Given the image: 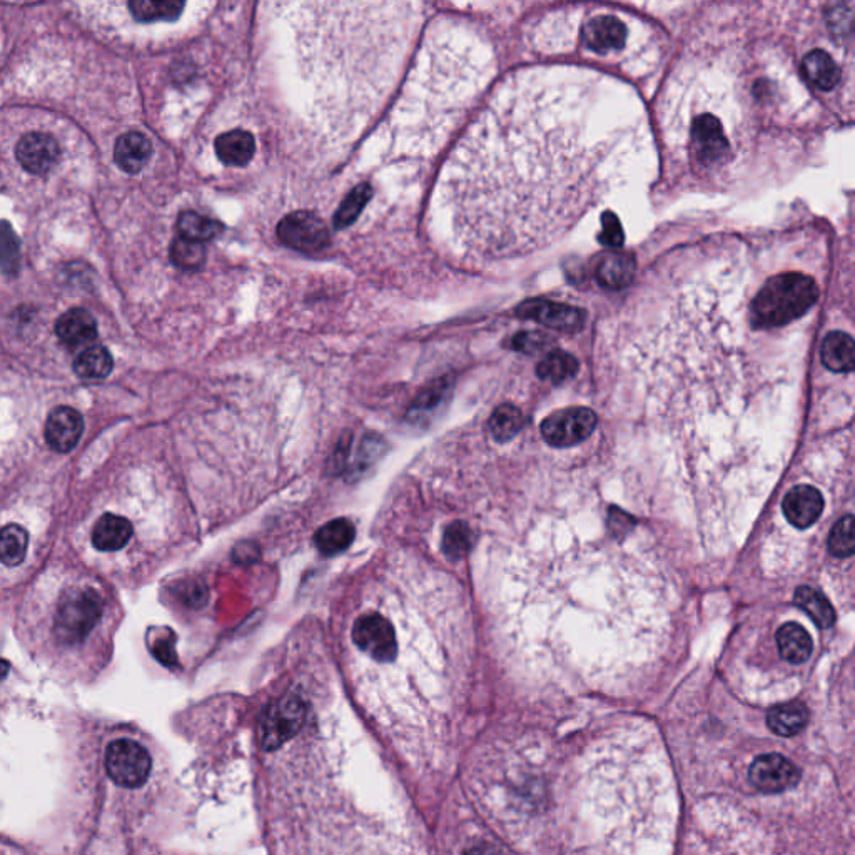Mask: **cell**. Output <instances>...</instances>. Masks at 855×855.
I'll use <instances>...</instances> for the list:
<instances>
[{
    "label": "cell",
    "mask_w": 855,
    "mask_h": 855,
    "mask_svg": "<svg viewBox=\"0 0 855 855\" xmlns=\"http://www.w3.org/2000/svg\"><path fill=\"white\" fill-rule=\"evenodd\" d=\"M241 547L244 548V552H234V558L241 563H251L258 558V550L254 547L253 543H243Z\"/></svg>",
    "instance_id": "cell-43"
},
{
    "label": "cell",
    "mask_w": 855,
    "mask_h": 855,
    "mask_svg": "<svg viewBox=\"0 0 855 855\" xmlns=\"http://www.w3.org/2000/svg\"><path fill=\"white\" fill-rule=\"evenodd\" d=\"M578 371V361L565 351H553L538 365L537 373L542 380L560 385L570 380Z\"/></svg>",
    "instance_id": "cell-33"
},
{
    "label": "cell",
    "mask_w": 855,
    "mask_h": 855,
    "mask_svg": "<svg viewBox=\"0 0 855 855\" xmlns=\"http://www.w3.org/2000/svg\"><path fill=\"white\" fill-rule=\"evenodd\" d=\"M588 79L525 71L496 87L451 151L436 209L458 251L498 261L565 238L602 203L622 144Z\"/></svg>",
    "instance_id": "cell-1"
},
{
    "label": "cell",
    "mask_w": 855,
    "mask_h": 855,
    "mask_svg": "<svg viewBox=\"0 0 855 855\" xmlns=\"http://www.w3.org/2000/svg\"><path fill=\"white\" fill-rule=\"evenodd\" d=\"M306 719V705L296 695H284L271 704L261 722V745L266 750L279 749L298 734Z\"/></svg>",
    "instance_id": "cell-6"
},
{
    "label": "cell",
    "mask_w": 855,
    "mask_h": 855,
    "mask_svg": "<svg viewBox=\"0 0 855 855\" xmlns=\"http://www.w3.org/2000/svg\"><path fill=\"white\" fill-rule=\"evenodd\" d=\"M57 338L61 339L62 345L71 350L82 348L92 343L97 336L96 319L86 309H69L62 314L56 324Z\"/></svg>",
    "instance_id": "cell-17"
},
{
    "label": "cell",
    "mask_w": 855,
    "mask_h": 855,
    "mask_svg": "<svg viewBox=\"0 0 855 855\" xmlns=\"http://www.w3.org/2000/svg\"><path fill=\"white\" fill-rule=\"evenodd\" d=\"M451 34L453 29L450 36L446 29L441 42L435 37L426 42L410 84H406L398 119L415 127L411 134L430 136L435 132V141L455 126L490 69L486 54L475 41L461 32H456L453 41Z\"/></svg>",
    "instance_id": "cell-3"
},
{
    "label": "cell",
    "mask_w": 855,
    "mask_h": 855,
    "mask_svg": "<svg viewBox=\"0 0 855 855\" xmlns=\"http://www.w3.org/2000/svg\"><path fill=\"white\" fill-rule=\"evenodd\" d=\"M446 386L435 385L431 386L430 390H426L420 398L415 401V405L411 406L408 418L413 423H421V421L430 418L433 410H436L441 405V401L445 398Z\"/></svg>",
    "instance_id": "cell-38"
},
{
    "label": "cell",
    "mask_w": 855,
    "mask_h": 855,
    "mask_svg": "<svg viewBox=\"0 0 855 855\" xmlns=\"http://www.w3.org/2000/svg\"><path fill=\"white\" fill-rule=\"evenodd\" d=\"M637 266L627 254H607L597 269L598 283L607 289H623L632 283Z\"/></svg>",
    "instance_id": "cell-26"
},
{
    "label": "cell",
    "mask_w": 855,
    "mask_h": 855,
    "mask_svg": "<svg viewBox=\"0 0 855 855\" xmlns=\"http://www.w3.org/2000/svg\"><path fill=\"white\" fill-rule=\"evenodd\" d=\"M777 645L780 655L790 663H804L814 650V642L809 632L799 623L789 622L777 632Z\"/></svg>",
    "instance_id": "cell-24"
},
{
    "label": "cell",
    "mask_w": 855,
    "mask_h": 855,
    "mask_svg": "<svg viewBox=\"0 0 855 855\" xmlns=\"http://www.w3.org/2000/svg\"><path fill=\"white\" fill-rule=\"evenodd\" d=\"M29 547V535L21 525H7L0 530V562L7 567L21 565Z\"/></svg>",
    "instance_id": "cell-29"
},
{
    "label": "cell",
    "mask_w": 855,
    "mask_h": 855,
    "mask_svg": "<svg viewBox=\"0 0 855 855\" xmlns=\"http://www.w3.org/2000/svg\"><path fill=\"white\" fill-rule=\"evenodd\" d=\"M104 602L96 590L77 588L66 593L57 605L54 632L64 645H77L91 635L101 620Z\"/></svg>",
    "instance_id": "cell-5"
},
{
    "label": "cell",
    "mask_w": 855,
    "mask_h": 855,
    "mask_svg": "<svg viewBox=\"0 0 855 855\" xmlns=\"http://www.w3.org/2000/svg\"><path fill=\"white\" fill-rule=\"evenodd\" d=\"M178 229L181 238L196 241V243H204V241L216 238L223 231V224L216 219L206 218L203 214L188 211V213L179 216Z\"/></svg>",
    "instance_id": "cell-30"
},
{
    "label": "cell",
    "mask_w": 855,
    "mask_h": 855,
    "mask_svg": "<svg viewBox=\"0 0 855 855\" xmlns=\"http://www.w3.org/2000/svg\"><path fill=\"white\" fill-rule=\"evenodd\" d=\"M132 16L136 17L137 21L154 22V21H174L181 16L183 12V2H154V0H134L129 4Z\"/></svg>",
    "instance_id": "cell-32"
},
{
    "label": "cell",
    "mask_w": 855,
    "mask_h": 855,
    "mask_svg": "<svg viewBox=\"0 0 855 855\" xmlns=\"http://www.w3.org/2000/svg\"><path fill=\"white\" fill-rule=\"evenodd\" d=\"M518 313L522 314L523 318L535 319L538 323L558 331H575L582 326L585 319V313L580 309L540 299L523 304Z\"/></svg>",
    "instance_id": "cell-16"
},
{
    "label": "cell",
    "mask_w": 855,
    "mask_h": 855,
    "mask_svg": "<svg viewBox=\"0 0 855 855\" xmlns=\"http://www.w3.org/2000/svg\"><path fill=\"white\" fill-rule=\"evenodd\" d=\"M471 532L468 525L463 522L451 523L443 535V552L451 560H460L470 552Z\"/></svg>",
    "instance_id": "cell-37"
},
{
    "label": "cell",
    "mask_w": 855,
    "mask_h": 855,
    "mask_svg": "<svg viewBox=\"0 0 855 855\" xmlns=\"http://www.w3.org/2000/svg\"><path fill=\"white\" fill-rule=\"evenodd\" d=\"M603 231L600 234L602 243L608 246H620L623 243L622 226L618 223V219L612 213H607L602 219Z\"/></svg>",
    "instance_id": "cell-40"
},
{
    "label": "cell",
    "mask_w": 855,
    "mask_h": 855,
    "mask_svg": "<svg viewBox=\"0 0 855 855\" xmlns=\"http://www.w3.org/2000/svg\"><path fill=\"white\" fill-rule=\"evenodd\" d=\"M488 428L491 436L500 443L513 440L523 428L522 411L513 405L498 406L495 413L491 415Z\"/></svg>",
    "instance_id": "cell-31"
},
{
    "label": "cell",
    "mask_w": 855,
    "mask_h": 855,
    "mask_svg": "<svg viewBox=\"0 0 855 855\" xmlns=\"http://www.w3.org/2000/svg\"><path fill=\"white\" fill-rule=\"evenodd\" d=\"M819 299V286L799 271L774 274L750 301V319L757 328L774 329L794 323L809 313Z\"/></svg>",
    "instance_id": "cell-4"
},
{
    "label": "cell",
    "mask_w": 855,
    "mask_h": 855,
    "mask_svg": "<svg viewBox=\"0 0 855 855\" xmlns=\"http://www.w3.org/2000/svg\"><path fill=\"white\" fill-rule=\"evenodd\" d=\"M827 547L834 557L849 558L854 555V517L852 515H845L835 523L827 540Z\"/></svg>",
    "instance_id": "cell-35"
},
{
    "label": "cell",
    "mask_w": 855,
    "mask_h": 855,
    "mask_svg": "<svg viewBox=\"0 0 855 855\" xmlns=\"http://www.w3.org/2000/svg\"><path fill=\"white\" fill-rule=\"evenodd\" d=\"M785 517L795 528H809L824 511V498L814 486H795L782 501Z\"/></svg>",
    "instance_id": "cell-15"
},
{
    "label": "cell",
    "mask_w": 855,
    "mask_h": 855,
    "mask_svg": "<svg viewBox=\"0 0 855 855\" xmlns=\"http://www.w3.org/2000/svg\"><path fill=\"white\" fill-rule=\"evenodd\" d=\"M278 236L289 248L316 253L329 243L328 226L313 213H293L279 223Z\"/></svg>",
    "instance_id": "cell-10"
},
{
    "label": "cell",
    "mask_w": 855,
    "mask_h": 855,
    "mask_svg": "<svg viewBox=\"0 0 855 855\" xmlns=\"http://www.w3.org/2000/svg\"><path fill=\"white\" fill-rule=\"evenodd\" d=\"M112 368H114V361H112L111 353L102 346L87 348L74 361L76 375L86 378V380L106 378V376L111 375Z\"/></svg>",
    "instance_id": "cell-28"
},
{
    "label": "cell",
    "mask_w": 855,
    "mask_h": 855,
    "mask_svg": "<svg viewBox=\"0 0 855 855\" xmlns=\"http://www.w3.org/2000/svg\"><path fill=\"white\" fill-rule=\"evenodd\" d=\"M353 642L376 662H393L398 653L395 628L378 613L358 618L353 627Z\"/></svg>",
    "instance_id": "cell-9"
},
{
    "label": "cell",
    "mask_w": 855,
    "mask_h": 855,
    "mask_svg": "<svg viewBox=\"0 0 855 855\" xmlns=\"http://www.w3.org/2000/svg\"><path fill=\"white\" fill-rule=\"evenodd\" d=\"M152 156V144L141 132L122 134L114 147V159L122 171L137 174L146 167Z\"/></svg>",
    "instance_id": "cell-18"
},
{
    "label": "cell",
    "mask_w": 855,
    "mask_h": 855,
    "mask_svg": "<svg viewBox=\"0 0 855 855\" xmlns=\"http://www.w3.org/2000/svg\"><path fill=\"white\" fill-rule=\"evenodd\" d=\"M627 26L618 17L600 14L590 19L582 29L583 42L590 51L618 52L627 42Z\"/></svg>",
    "instance_id": "cell-13"
},
{
    "label": "cell",
    "mask_w": 855,
    "mask_h": 855,
    "mask_svg": "<svg viewBox=\"0 0 855 855\" xmlns=\"http://www.w3.org/2000/svg\"><path fill=\"white\" fill-rule=\"evenodd\" d=\"M802 76L820 91H830L839 84L842 71L829 52L814 51L802 59Z\"/></svg>",
    "instance_id": "cell-20"
},
{
    "label": "cell",
    "mask_w": 855,
    "mask_h": 855,
    "mask_svg": "<svg viewBox=\"0 0 855 855\" xmlns=\"http://www.w3.org/2000/svg\"><path fill=\"white\" fill-rule=\"evenodd\" d=\"M597 415L588 408L577 406L558 410L547 416L542 423V435L548 445L555 448H570L587 440L597 428Z\"/></svg>",
    "instance_id": "cell-8"
},
{
    "label": "cell",
    "mask_w": 855,
    "mask_h": 855,
    "mask_svg": "<svg viewBox=\"0 0 855 855\" xmlns=\"http://www.w3.org/2000/svg\"><path fill=\"white\" fill-rule=\"evenodd\" d=\"M132 533L134 530L129 520L107 513L97 520L92 530V543L101 552H117L126 547Z\"/></svg>",
    "instance_id": "cell-19"
},
{
    "label": "cell",
    "mask_w": 855,
    "mask_h": 855,
    "mask_svg": "<svg viewBox=\"0 0 855 855\" xmlns=\"http://www.w3.org/2000/svg\"><path fill=\"white\" fill-rule=\"evenodd\" d=\"M854 339L849 334L834 331L827 334L822 343V363L834 373H850L854 370Z\"/></svg>",
    "instance_id": "cell-23"
},
{
    "label": "cell",
    "mask_w": 855,
    "mask_h": 855,
    "mask_svg": "<svg viewBox=\"0 0 855 855\" xmlns=\"http://www.w3.org/2000/svg\"><path fill=\"white\" fill-rule=\"evenodd\" d=\"M749 779L765 794H779L799 784L800 770L784 755L765 754L750 765Z\"/></svg>",
    "instance_id": "cell-11"
},
{
    "label": "cell",
    "mask_w": 855,
    "mask_h": 855,
    "mask_svg": "<svg viewBox=\"0 0 855 855\" xmlns=\"http://www.w3.org/2000/svg\"><path fill=\"white\" fill-rule=\"evenodd\" d=\"M515 348L525 353H535L548 345V339L540 333H522L515 338Z\"/></svg>",
    "instance_id": "cell-42"
},
{
    "label": "cell",
    "mask_w": 855,
    "mask_h": 855,
    "mask_svg": "<svg viewBox=\"0 0 855 855\" xmlns=\"http://www.w3.org/2000/svg\"><path fill=\"white\" fill-rule=\"evenodd\" d=\"M370 198V186H360L350 194V198L346 199L343 208L339 209V213L334 218V224L338 228H346L353 219L358 216L366 201Z\"/></svg>",
    "instance_id": "cell-39"
},
{
    "label": "cell",
    "mask_w": 855,
    "mask_h": 855,
    "mask_svg": "<svg viewBox=\"0 0 855 855\" xmlns=\"http://www.w3.org/2000/svg\"><path fill=\"white\" fill-rule=\"evenodd\" d=\"M171 259L181 269H198L206 261V249L203 243L179 238L171 246Z\"/></svg>",
    "instance_id": "cell-36"
},
{
    "label": "cell",
    "mask_w": 855,
    "mask_h": 855,
    "mask_svg": "<svg viewBox=\"0 0 855 855\" xmlns=\"http://www.w3.org/2000/svg\"><path fill=\"white\" fill-rule=\"evenodd\" d=\"M465 855H500V852L490 845H475L470 850H466Z\"/></svg>",
    "instance_id": "cell-44"
},
{
    "label": "cell",
    "mask_w": 855,
    "mask_h": 855,
    "mask_svg": "<svg viewBox=\"0 0 855 855\" xmlns=\"http://www.w3.org/2000/svg\"><path fill=\"white\" fill-rule=\"evenodd\" d=\"M152 653H154V657H156L159 662L164 663L167 667H174V665L178 663V655H176V650H174L173 635H169V637L166 638H159V640L152 645Z\"/></svg>",
    "instance_id": "cell-41"
},
{
    "label": "cell",
    "mask_w": 855,
    "mask_h": 855,
    "mask_svg": "<svg viewBox=\"0 0 855 855\" xmlns=\"http://www.w3.org/2000/svg\"><path fill=\"white\" fill-rule=\"evenodd\" d=\"M107 775L122 787H139L151 772V755L137 742L122 739L112 742L106 752Z\"/></svg>",
    "instance_id": "cell-7"
},
{
    "label": "cell",
    "mask_w": 855,
    "mask_h": 855,
    "mask_svg": "<svg viewBox=\"0 0 855 855\" xmlns=\"http://www.w3.org/2000/svg\"><path fill=\"white\" fill-rule=\"evenodd\" d=\"M17 161L31 174H47L61 159L59 142L46 132H31L22 137L16 149Z\"/></svg>",
    "instance_id": "cell-12"
},
{
    "label": "cell",
    "mask_w": 855,
    "mask_h": 855,
    "mask_svg": "<svg viewBox=\"0 0 855 855\" xmlns=\"http://www.w3.org/2000/svg\"><path fill=\"white\" fill-rule=\"evenodd\" d=\"M21 266V243L11 224L0 221V271L14 276Z\"/></svg>",
    "instance_id": "cell-34"
},
{
    "label": "cell",
    "mask_w": 855,
    "mask_h": 855,
    "mask_svg": "<svg viewBox=\"0 0 855 855\" xmlns=\"http://www.w3.org/2000/svg\"><path fill=\"white\" fill-rule=\"evenodd\" d=\"M84 431V421L79 411L69 406H59L52 411L46 423V440L52 450L71 451L76 448Z\"/></svg>",
    "instance_id": "cell-14"
},
{
    "label": "cell",
    "mask_w": 855,
    "mask_h": 855,
    "mask_svg": "<svg viewBox=\"0 0 855 855\" xmlns=\"http://www.w3.org/2000/svg\"><path fill=\"white\" fill-rule=\"evenodd\" d=\"M256 152L253 134L241 131H229L216 139V154L226 166H246Z\"/></svg>",
    "instance_id": "cell-21"
},
{
    "label": "cell",
    "mask_w": 855,
    "mask_h": 855,
    "mask_svg": "<svg viewBox=\"0 0 855 855\" xmlns=\"http://www.w3.org/2000/svg\"><path fill=\"white\" fill-rule=\"evenodd\" d=\"M355 537L356 530L353 523L345 518H338L319 528V532L314 537V543L319 553H323L326 557H334L348 550L351 543L355 542Z\"/></svg>",
    "instance_id": "cell-25"
},
{
    "label": "cell",
    "mask_w": 855,
    "mask_h": 855,
    "mask_svg": "<svg viewBox=\"0 0 855 855\" xmlns=\"http://www.w3.org/2000/svg\"><path fill=\"white\" fill-rule=\"evenodd\" d=\"M795 603L814 620L820 628L832 627L835 623V610L829 600L810 587H799L795 590Z\"/></svg>",
    "instance_id": "cell-27"
},
{
    "label": "cell",
    "mask_w": 855,
    "mask_h": 855,
    "mask_svg": "<svg viewBox=\"0 0 855 855\" xmlns=\"http://www.w3.org/2000/svg\"><path fill=\"white\" fill-rule=\"evenodd\" d=\"M406 2H304L289 7V49L319 124L370 121L400 76L420 19Z\"/></svg>",
    "instance_id": "cell-2"
},
{
    "label": "cell",
    "mask_w": 855,
    "mask_h": 855,
    "mask_svg": "<svg viewBox=\"0 0 855 855\" xmlns=\"http://www.w3.org/2000/svg\"><path fill=\"white\" fill-rule=\"evenodd\" d=\"M9 668H11V665L6 660H0V678L6 677Z\"/></svg>",
    "instance_id": "cell-45"
},
{
    "label": "cell",
    "mask_w": 855,
    "mask_h": 855,
    "mask_svg": "<svg viewBox=\"0 0 855 855\" xmlns=\"http://www.w3.org/2000/svg\"><path fill=\"white\" fill-rule=\"evenodd\" d=\"M807 722H809V709L802 702L775 705L767 714L769 729L780 737H794L800 734Z\"/></svg>",
    "instance_id": "cell-22"
}]
</instances>
